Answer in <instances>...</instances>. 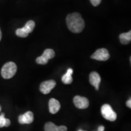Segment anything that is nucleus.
<instances>
[{
  "label": "nucleus",
  "mask_w": 131,
  "mask_h": 131,
  "mask_svg": "<svg viewBox=\"0 0 131 131\" xmlns=\"http://www.w3.org/2000/svg\"><path fill=\"white\" fill-rule=\"evenodd\" d=\"M66 23L68 29L75 34L81 32L84 28V19L78 12L69 14L66 18Z\"/></svg>",
  "instance_id": "obj_1"
},
{
  "label": "nucleus",
  "mask_w": 131,
  "mask_h": 131,
  "mask_svg": "<svg viewBox=\"0 0 131 131\" xmlns=\"http://www.w3.org/2000/svg\"><path fill=\"white\" fill-rule=\"evenodd\" d=\"M17 70V66L14 62H7L1 69V75L4 79H10L15 75Z\"/></svg>",
  "instance_id": "obj_2"
},
{
  "label": "nucleus",
  "mask_w": 131,
  "mask_h": 131,
  "mask_svg": "<svg viewBox=\"0 0 131 131\" xmlns=\"http://www.w3.org/2000/svg\"><path fill=\"white\" fill-rule=\"evenodd\" d=\"M35 23L34 21L30 20L26 23V25L23 28L18 29L16 30V35L19 37L26 38L34 30L35 28Z\"/></svg>",
  "instance_id": "obj_3"
},
{
  "label": "nucleus",
  "mask_w": 131,
  "mask_h": 131,
  "mask_svg": "<svg viewBox=\"0 0 131 131\" xmlns=\"http://www.w3.org/2000/svg\"><path fill=\"white\" fill-rule=\"evenodd\" d=\"M101 112L103 117L107 120L114 122L117 119V114L114 112L112 107L109 104H104L101 108Z\"/></svg>",
  "instance_id": "obj_4"
},
{
  "label": "nucleus",
  "mask_w": 131,
  "mask_h": 131,
  "mask_svg": "<svg viewBox=\"0 0 131 131\" xmlns=\"http://www.w3.org/2000/svg\"><path fill=\"white\" fill-rule=\"evenodd\" d=\"M55 55V51L53 49H47L44 51L41 56L38 57L36 59V62L39 64L45 65L48 63L49 60L53 58Z\"/></svg>",
  "instance_id": "obj_5"
},
{
  "label": "nucleus",
  "mask_w": 131,
  "mask_h": 131,
  "mask_svg": "<svg viewBox=\"0 0 131 131\" xmlns=\"http://www.w3.org/2000/svg\"><path fill=\"white\" fill-rule=\"evenodd\" d=\"M110 57V54L106 49L101 48L97 49L92 55L91 58L98 61H106Z\"/></svg>",
  "instance_id": "obj_6"
},
{
  "label": "nucleus",
  "mask_w": 131,
  "mask_h": 131,
  "mask_svg": "<svg viewBox=\"0 0 131 131\" xmlns=\"http://www.w3.org/2000/svg\"><path fill=\"white\" fill-rule=\"evenodd\" d=\"M57 83L53 80L43 81L40 84V90L42 94H47L50 93L52 89L56 86Z\"/></svg>",
  "instance_id": "obj_7"
},
{
  "label": "nucleus",
  "mask_w": 131,
  "mask_h": 131,
  "mask_svg": "<svg viewBox=\"0 0 131 131\" xmlns=\"http://www.w3.org/2000/svg\"><path fill=\"white\" fill-rule=\"evenodd\" d=\"M73 103L77 107L80 109H86L89 105L88 98L78 95L75 96L73 98Z\"/></svg>",
  "instance_id": "obj_8"
},
{
  "label": "nucleus",
  "mask_w": 131,
  "mask_h": 131,
  "mask_svg": "<svg viewBox=\"0 0 131 131\" xmlns=\"http://www.w3.org/2000/svg\"><path fill=\"white\" fill-rule=\"evenodd\" d=\"M90 83L95 87L96 91L99 89V86L101 82V77L96 72H92L89 75Z\"/></svg>",
  "instance_id": "obj_9"
},
{
  "label": "nucleus",
  "mask_w": 131,
  "mask_h": 131,
  "mask_svg": "<svg viewBox=\"0 0 131 131\" xmlns=\"http://www.w3.org/2000/svg\"><path fill=\"white\" fill-rule=\"evenodd\" d=\"M34 121V114L30 111L26 112L18 117V122L20 124H30Z\"/></svg>",
  "instance_id": "obj_10"
},
{
  "label": "nucleus",
  "mask_w": 131,
  "mask_h": 131,
  "mask_svg": "<svg viewBox=\"0 0 131 131\" xmlns=\"http://www.w3.org/2000/svg\"><path fill=\"white\" fill-rule=\"evenodd\" d=\"M61 106H60V102L55 99V98H51L49 102V112L52 114H55L57 113L60 110Z\"/></svg>",
  "instance_id": "obj_11"
},
{
  "label": "nucleus",
  "mask_w": 131,
  "mask_h": 131,
  "mask_svg": "<svg viewBox=\"0 0 131 131\" xmlns=\"http://www.w3.org/2000/svg\"><path fill=\"white\" fill-rule=\"evenodd\" d=\"M68 129L65 126H57L52 122H48L45 124V131H67Z\"/></svg>",
  "instance_id": "obj_12"
},
{
  "label": "nucleus",
  "mask_w": 131,
  "mask_h": 131,
  "mask_svg": "<svg viewBox=\"0 0 131 131\" xmlns=\"http://www.w3.org/2000/svg\"><path fill=\"white\" fill-rule=\"evenodd\" d=\"M73 69L71 68L68 69L67 72L62 77L61 80L63 83L65 84H71L73 81V78L72 77V75L73 73Z\"/></svg>",
  "instance_id": "obj_13"
},
{
  "label": "nucleus",
  "mask_w": 131,
  "mask_h": 131,
  "mask_svg": "<svg viewBox=\"0 0 131 131\" xmlns=\"http://www.w3.org/2000/svg\"><path fill=\"white\" fill-rule=\"evenodd\" d=\"M119 40L123 45H127L131 41V31L129 30L128 32L123 33L119 36Z\"/></svg>",
  "instance_id": "obj_14"
},
{
  "label": "nucleus",
  "mask_w": 131,
  "mask_h": 131,
  "mask_svg": "<svg viewBox=\"0 0 131 131\" xmlns=\"http://www.w3.org/2000/svg\"><path fill=\"white\" fill-rule=\"evenodd\" d=\"M10 125V121L9 119L6 118L4 114H2L0 115V127H8Z\"/></svg>",
  "instance_id": "obj_15"
},
{
  "label": "nucleus",
  "mask_w": 131,
  "mask_h": 131,
  "mask_svg": "<svg viewBox=\"0 0 131 131\" xmlns=\"http://www.w3.org/2000/svg\"><path fill=\"white\" fill-rule=\"evenodd\" d=\"M90 1L94 6H98L101 2V0H90Z\"/></svg>",
  "instance_id": "obj_16"
},
{
  "label": "nucleus",
  "mask_w": 131,
  "mask_h": 131,
  "mask_svg": "<svg viewBox=\"0 0 131 131\" xmlns=\"http://www.w3.org/2000/svg\"><path fill=\"white\" fill-rule=\"evenodd\" d=\"M126 106L129 108H131V100H130V98L126 102Z\"/></svg>",
  "instance_id": "obj_17"
},
{
  "label": "nucleus",
  "mask_w": 131,
  "mask_h": 131,
  "mask_svg": "<svg viewBox=\"0 0 131 131\" xmlns=\"http://www.w3.org/2000/svg\"><path fill=\"white\" fill-rule=\"evenodd\" d=\"M104 127L103 126H99L98 129V131H104Z\"/></svg>",
  "instance_id": "obj_18"
},
{
  "label": "nucleus",
  "mask_w": 131,
  "mask_h": 131,
  "mask_svg": "<svg viewBox=\"0 0 131 131\" xmlns=\"http://www.w3.org/2000/svg\"><path fill=\"white\" fill-rule=\"evenodd\" d=\"M1 38H2V33H1V29H0V41L1 40Z\"/></svg>",
  "instance_id": "obj_19"
},
{
  "label": "nucleus",
  "mask_w": 131,
  "mask_h": 131,
  "mask_svg": "<svg viewBox=\"0 0 131 131\" xmlns=\"http://www.w3.org/2000/svg\"><path fill=\"white\" fill-rule=\"evenodd\" d=\"M1 106H0V112H1Z\"/></svg>",
  "instance_id": "obj_20"
},
{
  "label": "nucleus",
  "mask_w": 131,
  "mask_h": 131,
  "mask_svg": "<svg viewBox=\"0 0 131 131\" xmlns=\"http://www.w3.org/2000/svg\"><path fill=\"white\" fill-rule=\"evenodd\" d=\"M78 131H84V130H79Z\"/></svg>",
  "instance_id": "obj_21"
}]
</instances>
